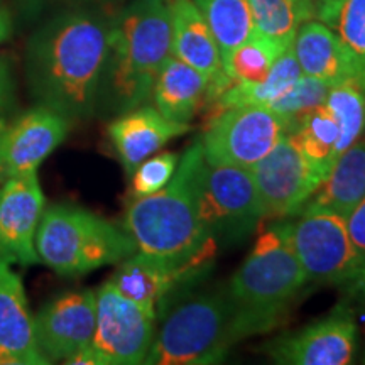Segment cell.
<instances>
[{
    "instance_id": "17",
    "label": "cell",
    "mask_w": 365,
    "mask_h": 365,
    "mask_svg": "<svg viewBox=\"0 0 365 365\" xmlns=\"http://www.w3.org/2000/svg\"><path fill=\"white\" fill-rule=\"evenodd\" d=\"M170 12L171 54L193 66L208 80L207 107L232 85L223 70L220 48L193 0H170Z\"/></svg>"
},
{
    "instance_id": "12",
    "label": "cell",
    "mask_w": 365,
    "mask_h": 365,
    "mask_svg": "<svg viewBox=\"0 0 365 365\" xmlns=\"http://www.w3.org/2000/svg\"><path fill=\"white\" fill-rule=\"evenodd\" d=\"M154 323L156 318L107 281L97 291V322L91 346L105 365L144 364L156 335Z\"/></svg>"
},
{
    "instance_id": "15",
    "label": "cell",
    "mask_w": 365,
    "mask_h": 365,
    "mask_svg": "<svg viewBox=\"0 0 365 365\" xmlns=\"http://www.w3.org/2000/svg\"><path fill=\"white\" fill-rule=\"evenodd\" d=\"M46 208L38 173L14 176L0 186V257L11 264H39L36 232Z\"/></svg>"
},
{
    "instance_id": "27",
    "label": "cell",
    "mask_w": 365,
    "mask_h": 365,
    "mask_svg": "<svg viewBox=\"0 0 365 365\" xmlns=\"http://www.w3.org/2000/svg\"><path fill=\"white\" fill-rule=\"evenodd\" d=\"M254 31L284 49L307 19L301 0H249Z\"/></svg>"
},
{
    "instance_id": "6",
    "label": "cell",
    "mask_w": 365,
    "mask_h": 365,
    "mask_svg": "<svg viewBox=\"0 0 365 365\" xmlns=\"http://www.w3.org/2000/svg\"><path fill=\"white\" fill-rule=\"evenodd\" d=\"M163 317L148 365L218 364L235 345L227 284L182 294Z\"/></svg>"
},
{
    "instance_id": "33",
    "label": "cell",
    "mask_w": 365,
    "mask_h": 365,
    "mask_svg": "<svg viewBox=\"0 0 365 365\" xmlns=\"http://www.w3.org/2000/svg\"><path fill=\"white\" fill-rule=\"evenodd\" d=\"M12 31V22L7 12L0 11V43H4L9 38Z\"/></svg>"
},
{
    "instance_id": "26",
    "label": "cell",
    "mask_w": 365,
    "mask_h": 365,
    "mask_svg": "<svg viewBox=\"0 0 365 365\" xmlns=\"http://www.w3.org/2000/svg\"><path fill=\"white\" fill-rule=\"evenodd\" d=\"M314 17L339 36L365 73V0H318Z\"/></svg>"
},
{
    "instance_id": "2",
    "label": "cell",
    "mask_w": 365,
    "mask_h": 365,
    "mask_svg": "<svg viewBox=\"0 0 365 365\" xmlns=\"http://www.w3.org/2000/svg\"><path fill=\"white\" fill-rule=\"evenodd\" d=\"M203 166L202 143L196 139L180 158L164 188L130 200L124 228L137 250L175 262H213L218 245L200 217Z\"/></svg>"
},
{
    "instance_id": "11",
    "label": "cell",
    "mask_w": 365,
    "mask_h": 365,
    "mask_svg": "<svg viewBox=\"0 0 365 365\" xmlns=\"http://www.w3.org/2000/svg\"><path fill=\"white\" fill-rule=\"evenodd\" d=\"M357 333L354 312L339 303L325 318L266 341L261 352L281 365H346L354 362Z\"/></svg>"
},
{
    "instance_id": "37",
    "label": "cell",
    "mask_w": 365,
    "mask_h": 365,
    "mask_svg": "<svg viewBox=\"0 0 365 365\" xmlns=\"http://www.w3.org/2000/svg\"><path fill=\"white\" fill-rule=\"evenodd\" d=\"M168 2H170V0H168Z\"/></svg>"
},
{
    "instance_id": "36",
    "label": "cell",
    "mask_w": 365,
    "mask_h": 365,
    "mask_svg": "<svg viewBox=\"0 0 365 365\" xmlns=\"http://www.w3.org/2000/svg\"><path fill=\"white\" fill-rule=\"evenodd\" d=\"M364 364H365V354H364Z\"/></svg>"
},
{
    "instance_id": "8",
    "label": "cell",
    "mask_w": 365,
    "mask_h": 365,
    "mask_svg": "<svg viewBox=\"0 0 365 365\" xmlns=\"http://www.w3.org/2000/svg\"><path fill=\"white\" fill-rule=\"evenodd\" d=\"M200 217L217 245L239 244L247 239L266 218L250 171L237 166H212L205 161L200 178Z\"/></svg>"
},
{
    "instance_id": "21",
    "label": "cell",
    "mask_w": 365,
    "mask_h": 365,
    "mask_svg": "<svg viewBox=\"0 0 365 365\" xmlns=\"http://www.w3.org/2000/svg\"><path fill=\"white\" fill-rule=\"evenodd\" d=\"M207 91L208 80L202 73L170 54L158 73L153 100L168 120L190 124L205 107Z\"/></svg>"
},
{
    "instance_id": "19",
    "label": "cell",
    "mask_w": 365,
    "mask_h": 365,
    "mask_svg": "<svg viewBox=\"0 0 365 365\" xmlns=\"http://www.w3.org/2000/svg\"><path fill=\"white\" fill-rule=\"evenodd\" d=\"M190 129V124L168 120L156 107L140 105L112 120L108 124V137L125 175L132 176L144 159Z\"/></svg>"
},
{
    "instance_id": "4",
    "label": "cell",
    "mask_w": 365,
    "mask_h": 365,
    "mask_svg": "<svg viewBox=\"0 0 365 365\" xmlns=\"http://www.w3.org/2000/svg\"><path fill=\"white\" fill-rule=\"evenodd\" d=\"M308 284L293 247L272 223L227 284L235 344L279 325Z\"/></svg>"
},
{
    "instance_id": "31",
    "label": "cell",
    "mask_w": 365,
    "mask_h": 365,
    "mask_svg": "<svg viewBox=\"0 0 365 365\" xmlns=\"http://www.w3.org/2000/svg\"><path fill=\"white\" fill-rule=\"evenodd\" d=\"M350 240L365 255V198L355 205L349 217L345 218Z\"/></svg>"
},
{
    "instance_id": "3",
    "label": "cell",
    "mask_w": 365,
    "mask_h": 365,
    "mask_svg": "<svg viewBox=\"0 0 365 365\" xmlns=\"http://www.w3.org/2000/svg\"><path fill=\"white\" fill-rule=\"evenodd\" d=\"M170 54V2L132 0L110 24L97 108L120 115L144 105L153 98L158 73Z\"/></svg>"
},
{
    "instance_id": "10",
    "label": "cell",
    "mask_w": 365,
    "mask_h": 365,
    "mask_svg": "<svg viewBox=\"0 0 365 365\" xmlns=\"http://www.w3.org/2000/svg\"><path fill=\"white\" fill-rule=\"evenodd\" d=\"M118 264L112 284L156 319L186 294L190 286L198 284L213 266V262L168 261L140 250Z\"/></svg>"
},
{
    "instance_id": "23",
    "label": "cell",
    "mask_w": 365,
    "mask_h": 365,
    "mask_svg": "<svg viewBox=\"0 0 365 365\" xmlns=\"http://www.w3.org/2000/svg\"><path fill=\"white\" fill-rule=\"evenodd\" d=\"M309 170L322 186L339 159V124L325 103L304 113L291 130Z\"/></svg>"
},
{
    "instance_id": "9",
    "label": "cell",
    "mask_w": 365,
    "mask_h": 365,
    "mask_svg": "<svg viewBox=\"0 0 365 365\" xmlns=\"http://www.w3.org/2000/svg\"><path fill=\"white\" fill-rule=\"evenodd\" d=\"M287 132L284 120L264 105H242L210 115L200 137L212 166L252 168Z\"/></svg>"
},
{
    "instance_id": "28",
    "label": "cell",
    "mask_w": 365,
    "mask_h": 365,
    "mask_svg": "<svg viewBox=\"0 0 365 365\" xmlns=\"http://www.w3.org/2000/svg\"><path fill=\"white\" fill-rule=\"evenodd\" d=\"M281 53L279 46L254 31L223 59L222 65L232 83H261L267 78L274 61Z\"/></svg>"
},
{
    "instance_id": "5",
    "label": "cell",
    "mask_w": 365,
    "mask_h": 365,
    "mask_svg": "<svg viewBox=\"0 0 365 365\" xmlns=\"http://www.w3.org/2000/svg\"><path fill=\"white\" fill-rule=\"evenodd\" d=\"M36 252L39 262L59 276L76 277L100 267L118 264L137 252L125 228L73 205L44 208Z\"/></svg>"
},
{
    "instance_id": "32",
    "label": "cell",
    "mask_w": 365,
    "mask_h": 365,
    "mask_svg": "<svg viewBox=\"0 0 365 365\" xmlns=\"http://www.w3.org/2000/svg\"><path fill=\"white\" fill-rule=\"evenodd\" d=\"M12 91V76L9 71V65L6 59L0 58V110L4 108V105L9 102Z\"/></svg>"
},
{
    "instance_id": "16",
    "label": "cell",
    "mask_w": 365,
    "mask_h": 365,
    "mask_svg": "<svg viewBox=\"0 0 365 365\" xmlns=\"http://www.w3.org/2000/svg\"><path fill=\"white\" fill-rule=\"evenodd\" d=\"M97 322V293H65L49 301L34 317L36 341L49 364L66 360L91 344Z\"/></svg>"
},
{
    "instance_id": "29",
    "label": "cell",
    "mask_w": 365,
    "mask_h": 365,
    "mask_svg": "<svg viewBox=\"0 0 365 365\" xmlns=\"http://www.w3.org/2000/svg\"><path fill=\"white\" fill-rule=\"evenodd\" d=\"M328 91H330V85L325 81L301 75L284 95L269 105V108L284 120L287 132H291L304 113L325 103Z\"/></svg>"
},
{
    "instance_id": "34",
    "label": "cell",
    "mask_w": 365,
    "mask_h": 365,
    "mask_svg": "<svg viewBox=\"0 0 365 365\" xmlns=\"http://www.w3.org/2000/svg\"><path fill=\"white\" fill-rule=\"evenodd\" d=\"M318 0H301V4H303L304 7V12H307L308 19H313L314 17V6H317Z\"/></svg>"
},
{
    "instance_id": "25",
    "label": "cell",
    "mask_w": 365,
    "mask_h": 365,
    "mask_svg": "<svg viewBox=\"0 0 365 365\" xmlns=\"http://www.w3.org/2000/svg\"><path fill=\"white\" fill-rule=\"evenodd\" d=\"M325 105L339 124V156L365 134V75L331 85Z\"/></svg>"
},
{
    "instance_id": "35",
    "label": "cell",
    "mask_w": 365,
    "mask_h": 365,
    "mask_svg": "<svg viewBox=\"0 0 365 365\" xmlns=\"http://www.w3.org/2000/svg\"><path fill=\"white\" fill-rule=\"evenodd\" d=\"M4 127V122H2V118H0V129H2Z\"/></svg>"
},
{
    "instance_id": "20",
    "label": "cell",
    "mask_w": 365,
    "mask_h": 365,
    "mask_svg": "<svg viewBox=\"0 0 365 365\" xmlns=\"http://www.w3.org/2000/svg\"><path fill=\"white\" fill-rule=\"evenodd\" d=\"M293 51L303 75L328 85L365 75L344 43L330 27L319 21H304L293 41Z\"/></svg>"
},
{
    "instance_id": "13",
    "label": "cell",
    "mask_w": 365,
    "mask_h": 365,
    "mask_svg": "<svg viewBox=\"0 0 365 365\" xmlns=\"http://www.w3.org/2000/svg\"><path fill=\"white\" fill-rule=\"evenodd\" d=\"M249 171L261 198L264 217L271 220L299 215L319 188L291 132H284L277 144Z\"/></svg>"
},
{
    "instance_id": "30",
    "label": "cell",
    "mask_w": 365,
    "mask_h": 365,
    "mask_svg": "<svg viewBox=\"0 0 365 365\" xmlns=\"http://www.w3.org/2000/svg\"><path fill=\"white\" fill-rule=\"evenodd\" d=\"M180 156L176 153H161L144 159L132 173L130 200L148 196L159 191L170 182L175 175Z\"/></svg>"
},
{
    "instance_id": "7",
    "label": "cell",
    "mask_w": 365,
    "mask_h": 365,
    "mask_svg": "<svg viewBox=\"0 0 365 365\" xmlns=\"http://www.w3.org/2000/svg\"><path fill=\"white\" fill-rule=\"evenodd\" d=\"M296 222L277 220L309 284L365 293V255L350 240L344 217L325 210L301 212Z\"/></svg>"
},
{
    "instance_id": "14",
    "label": "cell",
    "mask_w": 365,
    "mask_h": 365,
    "mask_svg": "<svg viewBox=\"0 0 365 365\" xmlns=\"http://www.w3.org/2000/svg\"><path fill=\"white\" fill-rule=\"evenodd\" d=\"M71 120L38 105L0 129V181L38 173V168L61 145Z\"/></svg>"
},
{
    "instance_id": "24",
    "label": "cell",
    "mask_w": 365,
    "mask_h": 365,
    "mask_svg": "<svg viewBox=\"0 0 365 365\" xmlns=\"http://www.w3.org/2000/svg\"><path fill=\"white\" fill-rule=\"evenodd\" d=\"M220 48L222 63L254 33L249 0H193Z\"/></svg>"
},
{
    "instance_id": "1",
    "label": "cell",
    "mask_w": 365,
    "mask_h": 365,
    "mask_svg": "<svg viewBox=\"0 0 365 365\" xmlns=\"http://www.w3.org/2000/svg\"><path fill=\"white\" fill-rule=\"evenodd\" d=\"M110 24L97 14L68 12L54 17L31 38L26 75L39 105L71 122L93 115Z\"/></svg>"
},
{
    "instance_id": "18",
    "label": "cell",
    "mask_w": 365,
    "mask_h": 365,
    "mask_svg": "<svg viewBox=\"0 0 365 365\" xmlns=\"http://www.w3.org/2000/svg\"><path fill=\"white\" fill-rule=\"evenodd\" d=\"M21 276L0 257V365H46Z\"/></svg>"
},
{
    "instance_id": "22",
    "label": "cell",
    "mask_w": 365,
    "mask_h": 365,
    "mask_svg": "<svg viewBox=\"0 0 365 365\" xmlns=\"http://www.w3.org/2000/svg\"><path fill=\"white\" fill-rule=\"evenodd\" d=\"M365 198V140L345 149L333 164L327 180L301 212L325 210L346 218L355 205ZM299 212V213H301Z\"/></svg>"
}]
</instances>
